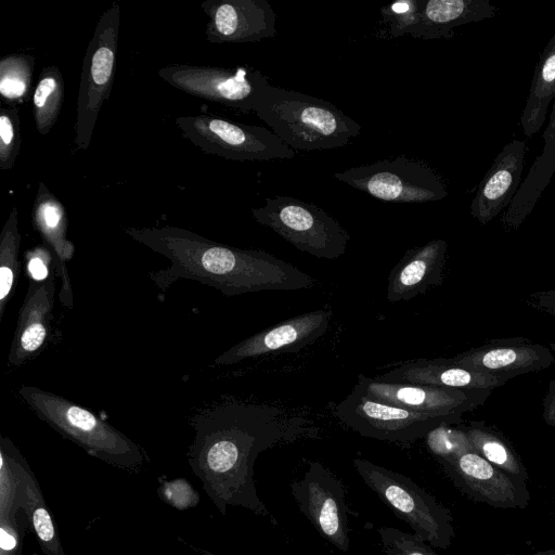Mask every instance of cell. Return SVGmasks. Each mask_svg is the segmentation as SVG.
Returning a JSON list of instances; mask_svg holds the SVG:
<instances>
[{
	"label": "cell",
	"instance_id": "obj_2",
	"mask_svg": "<svg viewBox=\"0 0 555 555\" xmlns=\"http://www.w3.org/2000/svg\"><path fill=\"white\" fill-rule=\"evenodd\" d=\"M124 231L169 260L168 267L149 273L162 293L180 279L215 287L227 296L309 289L315 285L311 275L263 250L224 245L169 225Z\"/></svg>",
	"mask_w": 555,
	"mask_h": 555
},
{
	"label": "cell",
	"instance_id": "obj_32",
	"mask_svg": "<svg viewBox=\"0 0 555 555\" xmlns=\"http://www.w3.org/2000/svg\"><path fill=\"white\" fill-rule=\"evenodd\" d=\"M21 121L17 106L0 109V168L9 170L15 165L21 150Z\"/></svg>",
	"mask_w": 555,
	"mask_h": 555
},
{
	"label": "cell",
	"instance_id": "obj_8",
	"mask_svg": "<svg viewBox=\"0 0 555 555\" xmlns=\"http://www.w3.org/2000/svg\"><path fill=\"white\" fill-rule=\"evenodd\" d=\"M333 178L382 202L427 203L448 195L439 172L426 162L405 155L351 167L333 173Z\"/></svg>",
	"mask_w": 555,
	"mask_h": 555
},
{
	"label": "cell",
	"instance_id": "obj_20",
	"mask_svg": "<svg viewBox=\"0 0 555 555\" xmlns=\"http://www.w3.org/2000/svg\"><path fill=\"white\" fill-rule=\"evenodd\" d=\"M527 145L514 139L496 155L470 205L472 216L487 224L509 206L519 186Z\"/></svg>",
	"mask_w": 555,
	"mask_h": 555
},
{
	"label": "cell",
	"instance_id": "obj_19",
	"mask_svg": "<svg viewBox=\"0 0 555 555\" xmlns=\"http://www.w3.org/2000/svg\"><path fill=\"white\" fill-rule=\"evenodd\" d=\"M56 272L42 281L30 280L18 312V320L8 362L18 367L38 356L47 346L51 334Z\"/></svg>",
	"mask_w": 555,
	"mask_h": 555
},
{
	"label": "cell",
	"instance_id": "obj_39",
	"mask_svg": "<svg viewBox=\"0 0 555 555\" xmlns=\"http://www.w3.org/2000/svg\"><path fill=\"white\" fill-rule=\"evenodd\" d=\"M506 555H519V554H511V553H508ZM530 555H555V550L535 552V553L530 554Z\"/></svg>",
	"mask_w": 555,
	"mask_h": 555
},
{
	"label": "cell",
	"instance_id": "obj_30",
	"mask_svg": "<svg viewBox=\"0 0 555 555\" xmlns=\"http://www.w3.org/2000/svg\"><path fill=\"white\" fill-rule=\"evenodd\" d=\"M20 246L18 211L13 207L0 235V320L21 273Z\"/></svg>",
	"mask_w": 555,
	"mask_h": 555
},
{
	"label": "cell",
	"instance_id": "obj_28",
	"mask_svg": "<svg viewBox=\"0 0 555 555\" xmlns=\"http://www.w3.org/2000/svg\"><path fill=\"white\" fill-rule=\"evenodd\" d=\"M475 452L509 477L529 480V474L511 442L483 421L462 425Z\"/></svg>",
	"mask_w": 555,
	"mask_h": 555
},
{
	"label": "cell",
	"instance_id": "obj_38",
	"mask_svg": "<svg viewBox=\"0 0 555 555\" xmlns=\"http://www.w3.org/2000/svg\"><path fill=\"white\" fill-rule=\"evenodd\" d=\"M548 348L554 354L555 364V343H550ZM543 421L546 425L555 428V376L548 384V390L543 399Z\"/></svg>",
	"mask_w": 555,
	"mask_h": 555
},
{
	"label": "cell",
	"instance_id": "obj_27",
	"mask_svg": "<svg viewBox=\"0 0 555 555\" xmlns=\"http://www.w3.org/2000/svg\"><path fill=\"white\" fill-rule=\"evenodd\" d=\"M555 98V34L544 47L535 65L528 99L520 116V125L527 138L539 132L546 117L551 101Z\"/></svg>",
	"mask_w": 555,
	"mask_h": 555
},
{
	"label": "cell",
	"instance_id": "obj_31",
	"mask_svg": "<svg viewBox=\"0 0 555 555\" xmlns=\"http://www.w3.org/2000/svg\"><path fill=\"white\" fill-rule=\"evenodd\" d=\"M35 63L26 53H10L0 60V93L11 106L28 98Z\"/></svg>",
	"mask_w": 555,
	"mask_h": 555
},
{
	"label": "cell",
	"instance_id": "obj_17",
	"mask_svg": "<svg viewBox=\"0 0 555 555\" xmlns=\"http://www.w3.org/2000/svg\"><path fill=\"white\" fill-rule=\"evenodd\" d=\"M210 43H248L276 36V14L267 0H205Z\"/></svg>",
	"mask_w": 555,
	"mask_h": 555
},
{
	"label": "cell",
	"instance_id": "obj_33",
	"mask_svg": "<svg viewBox=\"0 0 555 555\" xmlns=\"http://www.w3.org/2000/svg\"><path fill=\"white\" fill-rule=\"evenodd\" d=\"M426 444L437 460L454 456L473 450L462 425H442L431 430L426 437Z\"/></svg>",
	"mask_w": 555,
	"mask_h": 555
},
{
	"label": "cell",
	"instance_id": "obj_6",
	"mask_svg": "<svg viewBox=\"0 0 555 555\" xmlns=\"http://www.w3.org/2000/svg\"><path fill=\"white\" fill-rule=\"evenodd\" d=\"M254 219L297 249L317 258L337 259L346 251L350 234L321 207L291 196L264 198L251 208Z\"/></svg>",
	"mask_w": 555,
	"mask_h": 555
},
{
	"label": "cell",
	"instance_id": "obj_34",
	"mask_svg": "<svg viewBox=\"0 0 555 555\" xmlns=\"http://www.w3.org/2000/svg\"><path fill=\"white\" fill-rule=\"evenodd\" d=\"M378 535L385 555H438L416 534L392 527H379Z\"/></svg>",
	"mask_w": 555,
	"mask_h": 555
},
{
	"label": "cell",
	"instance_id": "obj_7",
	"mask_svg": "<svg viewBox=\"0 0 555 555\" xmlns=\"http://www.w3.org/2000/svg\"><path fill=\"white\" fill-rule=\"evenodd\" d=\"M120 8L116 2L99 18L82 60L77 95L75 144L90 145L99 113L111 95L119 38Z\"/></svg>",
	"mask_w": 555,
	"mask_h": 555
},
{
	"label": "cell",
	"instance_id": "obj_10",
	"mask_svg": "<svg viewBox=\"0 0 555 555\" xmlns=\"http://www.w3.org/2000/svg\"><path fill=\"white\" fill-rule=\"evenodd\" d=\"M183 137L207 154L231 160L293 158L296 152L273 131L212 115L180 116L175 119Z\"/></svg>",
	"mask_w": 555,
	"mask_h": 555
},
{
	"label": "cell",
	"instance_id": "obj_22",
	"mask_svg": "<svg viewBox=\"0 0 555 555\" xmlns=\"http://www.w3.org/2000/svg\"><path fill=\"white\" fill-rule=\"evenodd\" d=\"M31 218L34 228L54 256L56 275L62 282L60 299L63 306L72 308L73 291L66 264L74 256L75 246L67 238L66 210L43 182L38 184Z\"/></svg>",
	"mask_w": 555,
	"mask_h": 555
},
{
	"label": "cell",
	"instance_id": "obj_21",
	"mask_svg": "<svg viewBox=\"0 0 555 555\" xmlns=\"http://www.w3.org/2000/svg\"><path fill=\"white\" fill-rule=\"evenodd\" d=\"M448 244L442 238L410 248L388 276L386 298L389 302L409 301L443 280Z\"/></svg>",
	"mask_w": 555,
	"mask_h": 555
},
{
	"label": "cell",
	"instance_id": "obj_4",
	"mask_svg": "<svg viewBox=\"0 0 555 555\" xmlns=\"http://www.w3.org/2000/svg\"><path fill=\"white\" fill-rule=\"evenodd\" d=\"M18 395L41 421L89 455L128 470L141 468L140 448L91 411L35 386H22Z\"/></svg>",
	"mask_w": 555,
	"mask_h": 555
},
{
	"label": "cell",
	"instance_id": "obj_3",
	"mask_svg": "<svg viewBox=\"0 0 555 555\" xmlns=\"http://www.w3.org/2000/svg\"><path fill=\"white\" fill-rule=\"evenodd\" d=\"M254 113L294 151L344 147L361 132V126L331 102L270 83Z\"/></svg>",
	"mask_w": 555,
	"mask_h": 555
},
{
	"label": "cell",
	"instance_id": "obj_13",
	"mask_svg": "<svg viewBox=\"0 0 555 555\" xmlns=\"http://www.w3.org/2000/svg\"><path fill=\"white\" fill-rule=\"evenodd\" d=\"M292 495L318 533L341 552L350 547L346 490L341 480L318 461H307L302 477L289 485Z\"/></svg>",
	"mask_w": 555,
	"mask_h": 555
},
{
	"label": "cell",
	"instance_id": "obj_1",
	"mask_svg": "<svg viewBox=\"0 0 555 555\" xmlns=\"http://www.w3.org/2000/svg\"><path fill=\"white\" fill-rule=\"evenodd\" d=\"M192 427L188 462L218 511L225 515L229 506H240L278 525L258 495L255 462L270 448L309 437L311 429L278 408L243 402L208 409L193 418Z\"/></svg>",
	"mask_w": 555,
	"mask_h": 555
},
{
	"label": "cell",
	"instance_id": "obj_36",
	"mask_svg": "<svg viewBox=\"0 0 555 555\" xmlns=\"http://www.w3.org/2000/svg\"><path fill=\"white\" fill-rule=\"evenodd\" d=\"M159 492L164 501L179 509L189 508L198 502L197 493L183 479L165 482Z\"/></svg>",
	"mask_w": 555,
	"mask_h": 555
},
{
	"label": "cell",
	"instance_id": "obj_11",
	"mask_svg": "<svg viewBox=\"0 0 555 555\" xmlns=\"http://www.w3.org/2000/svg\"><path fill=\"white\" fill-rule=\"evenodd\" d=\"M498 11L489 0H401L380 9L389 37L450 39L465 24L491 18Z\"/></svg>",
	"mask_w": 555,
	"mask_h": 555
},
{
	"label": "cell",
	"instance_id": "obj_25",
	"mask_svg": "<svg viewBox=\"0 0 555 555\" xmlns=\"http://www.w3.org/2000/svg\"><path fill=\"white\" fill-rule=\"evenodd\" d=\"M15 444L0 436V555H22V528L17 513L22 508Z\"/></svg>",
	"mask_w": 555,
	"mask_h": 555
},
{
	"label": "cell",
	"instance_id": "obj_5",
	"mask_svg": "<svg viewBox=\"0 0 555 555\" xmlns=\"http://www.w3.org/2000/svg\"><path fill=\"white\" fill-rule=\"evenodd\" d=\"M353 466L370 488L414 534L433 547L446 550L455 535L451 512L410 477L362 457Z\"/></svg>",
	"mask_w": 555,
	"mask_h": 555
},
{
	"label": "cell",
	"instance_id": "obj_18",
	"mask_svg": "<svg viewBox=\"0 0 555 555\" xmlns=\"http://www.w3.org/2000/svg\"><path fill=\"white\" fill-rule=\"evenodd\" d=\"M449 359L456 365L495 375L505 382L554 363L550 348L524 337L492 339Z\"/></svg>",
	"mask_w": 555,
	"mask_h": 555
},
{
	"label": "cell",
	"instance_id": "obj_29",
	"mask_svg": "<svg viewBox=\"0 0 555 555\" xmlns=\"http://www.w3.org/2000/svg\"><path fill=\"white\" fill-rule=\"evenodd\" d=\"M64 101V78L55 65L42 68L33 93L37 131L47 134L55 125Z\"/></svg>",
	"mask_w": 555,
	"mask_h": 555
},
{
	"label": "cell",
	"instance_id": "obj_37",
	"mask_svg": "<svg viewBox=\"0 0 555 555\" xmlns=\"http://www.w3.org/2000/svg\"><path fill=\"white\" fill-rule=\"evenodd\" d=\"M528 307L555 317V289L539 291L530 294L526 299Z\"/></svg>",
	"mask_w": 555,
	"mask_h": 555
},
{
	"label": "cell",
	"instance_id": "obj_26",
	"mask_svg": "<svg viewBox=\"0 0 555 555\" xmlns=\"http://www.w3.org/2000/svg\"><path fill=\"white\" fill-rule=\"evenodd\" d=\"M14 454L20 477L22 508L37 535L41 551L44 555H65L34 473L17 448Z\"/></svg>",
	"mask_w": 555,
	"mask_h": 555
},
{
	"label": "cell",
	"instance_id": "obj_16",
	"mask_svg": "<svg viewBox=\"0 0 555 555\" xmlns=\"http://www.w3.org/2000/svg\"><path fill=\"white\" fill-rule=\"evenodd\" d=\"M332 317V309L323 308L289 318L237 343L215 363L231 365L260 356L297 352L326 333Z\"/></svg>",
	"mask_w": 555,
	"mask_h": 555
},
{
	"label": "cell",
	"instance_id": "obj_24",
	"mask_svg": "<svg viewBox=\"0 0 555 555\" xmlns=\"http://www.w3.org/2000/svg\"><path fill=\"white\" fill-rule=\"evenodd\" d=\"M543 139L541 155L533 162L501 219L506 231L516 230L526 220L555 173V98Z\"/></svg>",
	"mask_w": 555,
	"mask_h": 555
},
{
	"label": "cell",
	"instance_id": "obj_40",
	"mask_svg": "<svg viewBox=\"0 0 555 555\" xmlns=\"http://www.w3.org/2000/svg\"><path fill=\"white\" fill-rule=\"evenodd\" d=\"M209 555H212V554H209Z\"/></svg>",
	"mask_w": 555,
	"mask_h": 555
},
{
	"label": "cell",
	"instance_id": "obj_9",
	"mask_svg": "<svg viewBox=\"0 0 555 555\" xmlns=\"http://www.w3.org/2000/svg\"><path fill=\"white\" fill-rule=\"evenodd\" d=\"M335 416L359 435L410 446L442 425H459L462 414L416 413L365 396L356 385L335 408Z\"/></svg>",
	"mask_w": 555,
	"mask_h": 555
},
{
	"label": "cell",
	"instance_id": "obj_15",
	"mask_svg": "<svg viewBox=\"0 0 555 555\" xmlns=\"http://www.w3.org/2000/svg\"><path fill=\"white\" fill-rule=\"evenodd\" d=\"M356 386L369 398L421 414H464L483 404L491 389H454L421 384L386 383L358 376Z\"/></svg>",
	"mask_w": 555,
	"mask_h": 555
},
{
	"label": "cell",
	"instance_id": "obj_14",
	"mask_svg": "<svg viewBox=\"0 0 555 555\" xmlns=\"http://www.w3.org/2000/svg\"><path fill=\"white\" fill-rule=\"evenodd\" d=\"M455 487L474 502L495 508H526L527 481L509 477L474 450L437 460Z\"/></svg>",
	"mask_w": 555,
	"mask_h": 555
},
{
	"label": "cell",
	"instance_id": "obj_12",
	"mask_svg": "<svg viewBox=\"0 0 555 555\" xmlns=\"http://www.w3.org/2000/svg\"><path fill=\"white\" fill-rule=\"evenodd\" d=\"M158 76L190 95L246 114L255 112L269 85L259 69L249 66L227 68L176 64L160 68Z\"/></svg>",
	"mask_w": 555,
	"mask_h": 555
},
{
	"label": "cell",
	"instance_id": "obj_35",
	"mask_svg": "<svg viewBox=\"0 0 555 555\" xmlns=\"http://www.w3.org/2000/svg\"><path fill=\"white\" fill-rule=\"evenodd\" d=\"M24 258L30 280L42 281L56 272L54 256L46 244L29 249Z\"/></svg>",
	"mask_w": 555,
	"mask_h": 555
},
{
	"label": "cell",
	"instance_id": "obj_23",
	"mask_svg": "<svg viewBox=\"0 0 555 555\" xmlns=\"http://www.w3.org/2000/svg\"><path fill=\"white\" fill-rule=\"evenodd\" d=\"M386 383L421 384L454 389H491L506 382L488 373L473 371L450 359H416L375 377Z\"/></svg>",
	"mask_w": 555,
	"mask_h": 555
}]
</instances>
